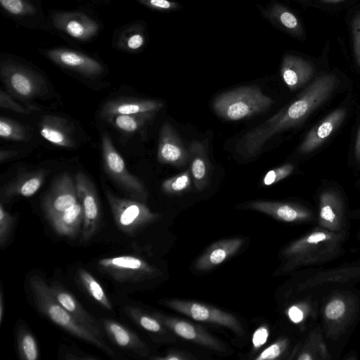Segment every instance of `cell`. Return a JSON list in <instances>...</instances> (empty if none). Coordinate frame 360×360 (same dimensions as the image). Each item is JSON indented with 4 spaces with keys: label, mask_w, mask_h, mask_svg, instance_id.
<instances>
[{
    "label": "cell",
    "mask_w": 360,
    "mask_h": 360,
    "mask_svg": "<svg viewBox=\"0 0 360 360\" xmlns=\"http://www.w3.org/2000/svg\"><path fill=\"white\" fill-rule=\"evenodd\" d=\"M48 172L39 169L20 174L3 189L2 198L8 200L18 195L30 197L34 195L43 184Z\"/></svg>",
    "instance_id": "obj_21"
},
{
    "label": "cell",
    "mask_w": 360,
    "mask_h": 360,
    "mask_svg": "<svg viewBox=\"0 0 360 360\" xmlns=\"http://www.w3.org/2000/svg\"><path fill=\"white\" fill-rule=\"evenodd\" d=\"M300 1H305V0H300Z\"/></svg>",
    "instance_id": "obj_50"
},
{
    "label": "cell",
    "mask_w": 360,
    "mask_h": 360,
    "mask_svg": "<svg viewBox=\"0 0 360 360\" xmlns=\"http://www.w3.org/2000/svg\"><path fill=\"white\" fill-rule=\"evenodd\" d=\"M290 319L294 323H300L303 319V312L296 306L291 307L288 311Z\"/></svg>",
    "instance_id": "obj_43"
},
{
    "label": "cell",
    "mask_w": 360,
    "mask_h": 360,
    "mask_svg": "<svg viewBox=\"0 0 360 360\" xmlns=\"http://www.w3.org/2000/svg\"><path fill=\"white\" fill-rule=\"evenodd\" d=\"M294 166L292 164H285L281 167L269 170L264 176L263 184L270 186L289 176L293 171Z\"/></svg>",
    "instance_id": "obj_35"
},
{
    "label": "cell",
    "mask_w": 360,
    "mask_h": 360,
    "mask_svg": "<svg viewBox=\"0 0 360 360\" xmlns=\"http://www.w3.org/2000/svg\"><path fill=\"white\" fill-rule=\"evenodd\" d=\"M1 7L14 17L26 18L37 13L36 8L28 0H0Z\"/></svg>",
    "instance_id": "obj_32"
},
{
    "label": "cell",
    "mask_w": 360,
    "mask_h": 360,
    "mask_svg": "<svg viewBox=\"0 0 360 360\" xmlns=\"http://www.w3.org/2000/svg\"><path fill=\"white\" fill-rule=\"evenodd\" d=\"M162 304L195 321L227 328L239 336L245 335L237 317L219 308L198 302L176 299L163 300Z\"/></svg>",
    "instance_id": "obj_6"
},
{
    "label": "cell",
    "mask_w": 360,
    "mask_h": 360,
    "mask_svg": "<svg viewBox=\"0 0 360 360\" xmlns=\"http://www.w3.org/2000/svg\"><path fill=\"white\" fill-rule=\"evenodd\" d=\"M0 75L10 93L22 100L33 99L47 91L46 81L40 74L13 60L1 63Z\"/></svg>",
    "instance_id": "obj_4"
},
{
    "label": "cell",
    "mask_w": 360,
    "mask_h": 360,
    "mask_svg": "<svg viewBox=\"0 0 360 360\" xmlns=\"http://www.w3.org/2000/svg\"><path fill=\"white\" fill-rule=\"evenodd\" d=\"M140 4L158 11H171L181 8V5L170 0H136Z\"/></svg>",
    "instance_id": "obj_36"
},
{
    "label": "cell",
    "mask_w": 360,
    "mask_h": 360,
    "mask_svg": "<svg viewBox=\"0 0 360 360\" xmlns=\"http://www.w3.org/2000/svg\"><path fill=\"white\" fill-rule=\"evenodd\" d=\"M101 149L104 169L110 179L131 198L145 200L147 198L145 186L127 169L124 160L107 134L102 135Z\"/></svg>",
    "instance_id": "obj_5"
},
{
    "label": "cell",
    "mask_w": 360,
    "mask_h": 360,
    "mask_svg": "<svg viewBox=\"0 0 360 360\" xmlns=\"http://www.w3.org/2000/svg\"><path fill=\"white\" fill-rule=\"evenodd\" d=\"M153 315L172 333L219 352H227L226 346L200 326L186 320L167 316L160 313Z\"/></svg>",
    "instance_id": "obj_10"
},
{
    "label": "cell",
    "mask_w": 360,
    "mask_h": 360,
    "mask_svg": "<svg viewBox=\"0 0 360 360\" xmlns=\"http://www.w3.org/2000/svg\"><path fill=\"white\" fill-rule=\"evenodd\" d=\"M77 278L89 296L105 309L112 310V304L105 290L91 274L84 269L79 268L77 271Z\"/></svg>",
    "instance_id": "obj_28"
},
{
    "label": "cell",
    "mask_w": 360,
    "mask_h": 360,
    "mask_svg": "<svg viewBox=\"0 0 360 360\" xmlns=\"http://www.w3.org/2000/svg\"><path fill=\"white\" fill-rule=\"evenodd\" d=\"M163 103L157 100L139 98H117L108 101L103 106L100 116L109 122L117 115H131L148 112H157Z\"/></svg>",
    "instance_id": "obj_15"
},
{
    "label": "cell",
    "mask_w": 360,
    "mask_h": 360,
    "mask_svg": "<svg viewBox=\"0 0 360 360\" xmlns=\"http://www.w3.org/2000/svg\"><path fill=\"white\" fill-rule=\"evenodd\" d=\"M243 243L244 240L241 238H231L212 243L196 260L195 268L203 271L221 264L234 255Z\"/></svg>",
    "instance_id": "obj_16"
},
{
    "label": "cell",
    "mask_w": 360,
    "mask_h": 360,
    "mask_svg": "<svg viewBox=\"0 0 360 360\" xmlns=\"http://www.w3.org/2000/svg\"><path fill=\"white\" fill-rule=\"evenodd\" d=\"M353 47L357 65L360 68V14L354 16L352 22Z\"/></svg>",
    "instance_id": "obj_39"
},
{
    "label": "cell",
    "mask_w": 360,
    "mask_h": 360,
    "mask_svg": "<svg viewBox=\"0 0 360 360\" xmlns=\"http://www.w3.org/2000/svg\"><path fill=\"white\" fill-rule=\"evenodd\" d=\"M157 157L160 163L176 167L184 165L189 159L188 150L167 122L164 123L160 130Z\"/></svg>",
    "instance_id": "obj_13"
},
{
    "label": "cell",
    "mask_w": 360,
    "mask_h": 360,
    "mask_svg": "<svg viewBox=\"0 0 360 360\" xmlns=\"http://www.w3.org/2000/svg\"><path fill=\"white\" fill-rule=\"evenodd\" d=\"M101 324L105 333L117 346L131 351L141 357L150 354L148 345L134 332L111 319H103Z\"/></svg>",
    "instance_id": "obj_17"
},
{
    "label": "cell",
    "mask_w": 360,
    "mask_h": 360,
    "mask_svg": "<svg viewBox=\"0 0 360 360\" xmlns=\"http://www.w3.org/2000/svg\"><path fill=\"white\" fill-rule=\"evenodd\" d=\"M298 359L300 360H307V359H311V358L307 354H302V356H300Z\"/></svg>",
    "instance_id": "obj_49"
},
{
    "label": "cell",
    "mask_w": 360,
    "mask_h": 360,
    "mask_svg": "<svg viewBox=\"0 0 360 360\" xmlns=\"http://www.w3.org/2000/svg\"><path fill=\"white\" fill-rule=\"evenodd\" d=\"M105 196L117 227L123 233L133 236L160 217L144 203L115 195L108 190Z\"/></svg>",
    "instance_id": "obj_3"
},
{
    "label": "cell",
    "mask_w": 360,
    "mask_h": 360,
    "mask_svg": "<svg viewBox=\"0 0 360 360\" xmlns=\"http://www.w3.org/2000/svg\"><path fill=\"white\" fill-rule=\"evenodd\" d=\"M157 360H187L195 357L191 354L179 350H170L164 356L154 357Z\"/></svg>",
    "instance_id": "obj_42"
},
{
    "label": "cell",
    "mask_w": 360,
    "mask_h": 360,
    "mask_svg": "<svg viewBox=\"0 0 360 360\" xmlns=\"http://www.w3.org/2000/svg\"><path fill=\"white\" fill-rule=\"evenodd\" d=\"M18 352L22 360H37L39 348L33 335L23 326L18 329Z\"/></svg>",
    "instance_id": "obj_30"
},
{
    "label": "cell",
    "mask_w": 360,
    "mask_h": 360,
    "mask_svg": "<svg viewBox=\"0 0 360 360\" xmlns=\"http://www.w3.org/2000/svg\"><path fill=\"white\" fill-rule=\"evenodd\" d=\"M17 151L15 150H1L0 153V162H3L4 161L10 159L15 155H17Z\"/></svg>",
    "instance_id": "obj_45"
},
{
    "label": "cell",
    "mask_w": 360,
    "mask_h": 360,
    "mask_svg": "<svg viewBox=\"0 0 360 360\" xmlns=\"http://www.w3.org/2000/svg\"><path fill=\"white\" fill-rule=\"evenodd\" d=\"M83 221V208L79 201L49 219L57 234L70 238L75 237L79 232Z\"/></svg>",
    "instance_id": "obj_23"
},
{
    "label": "cell",
    "mask_w": 360,
    "mask_h": 360,
    "mask_svg": "<svg viewBox=\"0 0 360 360\" xmlns=\"http://www.w3.org/2000/svg\"><path fill=\"white\" fill-rule=\"evenodd\" d=\"M0 106L1 108L10 110L22 114H30L32 110L16 103L6 92L3 90L0 91Z\"/></svg>",
    "instance_id": "obj_38"
},
{
    "label": "cell",
    "mask_w": 360,
    "mask_h": 360,
    "mask_svg": "<svg viewBox=\"0 0 360 360\" xmlns=\"http://www.w3.org/2000/svg\"><path fill=\"white\" fill-rule=\"evenodd\" d=\"M156 112H142L131 115H117L109 122L118 129L128 134L139 132L153 120Z\"/></svg>",
    "instance_id": "obj_29"
},
{
    "label": "cell",
    "mask_w": 360,
    "mask_h": 360,
    "mask_svg": "<svg viewBox=\"0 0 360 360\" xmlns=\"http://www.w3.org/2000/svg\"><path fill=\"white\" fill-rule=\"evenodd\" d=\"M191 171L186 170L179 174L169 178L162 184V191L169 195H176L187 190L191 183Z\"/></svg>",
    "instance_id": "obj_33"
},
{
    "label": "cell",
    "mask_w": 360,
    "mask_h": 360,
    "mask_svg": "<svg viewBox=\"0 0 360 360\" xmlns=\"http://www.w3.org/2000/svg\"><path fill=\"white\" fill-rule=\"evenodd\" d=\"M0 136L4 139L15 141H27L30 139L25 127L4 117L0 118Z\"/></svg>",
    "instance_id": "obj_31"
},
{
    "label": "cell",
    "mask_w": 360,
    "mask_h": 360,
    "mask_svg": "<svg viewBox=\"0 0 360 360\" xmlns=\"http://www.w3.org/2000/svg\"><path fill=\"white\" fill-rule=\"evenodd\" d=\"M41 136L59 147L73 148L76 145L73 131L68 122L55 115L44 116L39 127Z\"/></svg>",
    "instance_id": "obj_18"
},
{
    "label": "cell",
    "mask_w": 360,
    "mask_h": 360,
    "mask_svg": "<svg viewBox=\"0 0 360 360\" xmlns=\"http://www.w3.org/2000/svg\"><path fill=\"white\" fill-rule=\"evenodd\" d=\"M4 294L2 288H1V292H0V324L3 321L4 319Z\"/></svg>",
    "instance_id": "obj_47"
},
{
    "label": "cell",
    "mask_w": 360,
    "mask_h": 360,
    "mask_svg": "<svg viewBox=\"0 0 360 360\" xmlns=\"http://www.w3.org/2000/svg\"><path fill=\"white\" fill-rule=\"evenodd\" d=\"M51 20L56 29L82 41L91 39L99 30L98 22L82 12H55Z\"/></svg>",
    "instance_id": "obj_12"
},
{
    "label": "cell",
    "mask_w": 360,
    "mask_h": 360,
    "mask_svg": "<svg viewBox=\"0 0 360 360\" xmlns=\"http://www.w3.org/2000/svg\"><path fill=\"white\" fill-rule=\"evenodd\" d=\"M98 267L121 283H138L152 278L158 269L145 259L134 255H120L101 259Z\"/></svg>",
    "instance_id": "obj_7"
},
{
    "label": "cell",
    "mask_w": 360,
    "mask_h": 360,
    "mask_svg": "<svg viewBox=\"0 0 360 360\" xmlns=\"http://www.w3.org/2000/svg\"><path fill=\"white\" fill-rule=\"evenodd\" d=\"M321 2L324 4H337L345 0H320Z\"/></svg>",
    "instance_id": "obj_48"
},
{
    "label": "cell",
    "mask_w": 360,
    "mask_h": 360,
    "mask_svg": "<svg viewBox=\"0 0 360 360\" xmlns=\"http://www.w3.org/2000/svg\"><path fill=\"white\" fill-rule=\"evenodd\" d=\"M75 181L78 200L84 213L82 237L84 241H86L94 236L98 228L101 206L95 186L87 175L78 172L75 176Z\"/></svg>",
    "instance_id": "obj_8"
},
{
    "label": "cell",
    "mask_w": 360,
    "mask_h": 360,
    "mask_svg": "<svg viewBox=\"0 0 360 360\" xmlns=\"http://www.w3.org/2000/svg\"><path fill=\"white\" fill-rule=\"evenodd\" d=\"M15 221L14 217L4 208L1 202L0 204V246L1 248L5 247L9 241Z\"/></svg>",
    "instance_id": "obj_34"
},
{
    "label": "cell",
    "mask_w": 360,
    "mask_h": 360,
    "mask_svg": "<svg viewBox=\"0 0 360 360\" xmlns=\"http://www.w3.org/2000/svg\"><path fill=\"white\" fill-rule=\"evenodd\" d=\"M345 115V108H338L330 113L309 131L299 148L300 152L308 153L320 146L340 126Z\"/></svg>",
    "instance_id": "obj_19"
},
{
    "label": "cell",
    "mask_w": 360,
    "mask_h": 360,
    "mask_svg": "<svg viewBox=\"0 0 360 360\" xmlns=\"http://www.w3.org/2000/svg\"><path fill=\"white\" fill-rule=\"evenodd\" d=\"M124 311L134 322L156 338L165 339L169 331L153 314L150 315L140 308L127 305Z\"/></svg>",
    "instance_id": "obj_25"
},
{
    "label": "cell",
    "mask_w": 360,
    "mask_h": 360,
    "mask_svg": "<svg viewBox=\"0 0 360 360\" xmlns=\"http://www.w3.org/2000/svg\"><path fill=\"white\" fill-rule=\"evenodd\" d=\"M146 44L143 27L139 23L129 24L120 30L115 39V46L123 51L135 53L141 51Z\"/></svg>",
    "instance_id": "obj_26"
},
{
    "label": "cell",
    "mask_w": 360,
    "mask_h": 360,
    "mask_svg": "<svg viewBox=\"0 0 360 360\" xmlns=\"http://www.w3.org/2000/svg\"><path fill=\"white\" fill-rule=\"evenodd\" d=\"M281 74L290 90H296L307 83L314 74V68L308 61L295 56H285L282 62Z\"/></svg>",
    "instance_id": "obj_20"
},
{
    "label": "cell",
    "mask_w": 360,
    "mask_h": 360,
    "mask_svg": "<svg viewBox=\"0 0 360 360\" xmlns=\"http://www.w3.org/2000/svg\"><path fill=\"white\" fill-rule=\"evenodd\" d=\"M285 344L286 342L285 340H278L274 342L256 356L255 360H271L277 359L283 352Z\"/></svg>",
    "instance_id": "obj_37"
},
{
    "label": "cell",
    "mask_w": 360,
    "mask_h": 360,
    "mask_svg": "<svg viewBox=\"0 0 360 360\" xmlns=\"http://www.w3.org/2000/svg\"><path fill=\"white\" fill-rule=\"evenodd\" d=\"M247 207L252 210L264 213L278 220L293 221L305 215L298 207L294 205L273 201L256 200L249 202Z\"/></svg>",
    "instance_id": "obj_24"
},
{
    "label": "cell",
    "mask_w": 360,
    "mask_h": 360,
    "mask_svg": "<svg viewBox=\"0 0 360 360\" xmlns=\"http://www.w3.org/2000/svg\"><path fill=\"white\" fill-rule=\"evenodd\" d=\"M345 311L344 302L340 300H335L327 305L325 313L328 319H337L343 315Z\"/></svg>",
    "instance_id": "obj_41"
},
{
    "label": "cell",
    "mask_w": 360,
    "mask_h": 360,
    "mask_svg": "<svg viewBox=\"0 0 360 360\" xmlns=\"http://www.w3.org/2000/svg\"><path fill=\"white\" fill-rule=\"evenodd\" d=\"M42 53L58 66L86 77H96L104 71L103 65L96 59L75 50L53 48L44 50Z\"/></svg>",
    "instance_id": "obj_11"
},
{
    "label": "cell",
    "mask_w": 360,
    "mask_h": 360,
    "mask_svg": "<svg viewBox=\"0 0 360 360\" xmlns=\"http://www.w3.org/2000/svg\"><path fill=\"white\" fill-rule=\"evenodd\" d=\"M326 238L325 233L321 232H316L311 234L307 240L309 243H318L322 241Z\"/></svg>",
    "instance_id": "obj_44"
},
{
    "label": "cell",
    "mask_w": 360,
    "mask_h": 360,
    "mask_svg": "<svg viewBox=\"0 0 360 360\" xmlns=\"http://www.w3.org/2000/svg\"><path fill=\"white\" fill-rule=\"evenodd\" d=\"M269 335V327L262 325L258 327L254 332L252 338V347L254 350L259 349L267 341Z\"/></svg>",
    "instance_id": "obj_40"
},
{
    "label": "cell",
    "mask_w": 360,
    "mask_h": 360,
    "mask_svg": "<svg viewBox=\"0 0 360 360\" xmlns=\"http://www.w3.org/2000/svg\"><path fill=\"white\" fill-rule=\"evenodd\" d=\"M188 153L195 187L198 191H202L207 186L210 174V164L205 145L194 141L189 146Z\"/></svg>",
    "instance_id": "obj_22"
},
{
    "label": "cell",
    "mask_w": 360,
    "mask_h": 360,
    "mask_svg": "<svg viewBox=\"0 0 360 360\" xmlns=\"http://www.w3.org/2000/svg\"><path fill=\"white\" fill-rule=\"evenodd\" d=\"M50 290L53 297L64 309L95 335L103 338L104 330L101 323L91 316L69 291L56 283L51 285Z\"/></svg>",
    "instance_id": "obj_14"
},
{
    "label": "cell",
    "mask_w": 360,
    "mask_h": 360,
    "mask_svg": "<svg viewBox=\"0 0 360 360\" xmlns=\"http://www.w3.org/2000/svg\"><path fill=\"white\" fill-rule=\"evenodd\" d=\"M274 101L257 86L237 88L220 94L213 101V108L221 117L237 121L267 110Z\"/></svg>",
    "instance_id": "obj_2"
},
{
    "label": "cell",
    "mask_w": 360,
    "mask_h": 360,
    "mask_svg": "<svg viewBox=\"0 0 360 360\" xmlns=\"http://www.w3.org/2000/svg\"><path fill=\"white\" fill-rule=\"evenodd\" d=\"M355 157L356 160L360 162V127L357 134L355 145Z\"/></svg>",
    "instance_id": "obj_46"
},
{
    "label": "cell",
    "mask_w": 360,
    "mask_h": 360,
    "mask_svg": "<svg viewBox=\"0 0 360 360\" xmlns=\"http://www.w3.org/2000/svg\"><path fill=\"white\" fill-rule=\"evenodd\" d=\"M28 283L35 305L41 314L77 338L91 344L111 357L115 355L103 338L95 335L56 300L50 286L40 275L30 276Z\"/></svg>",
    "instance_id": "obj_1"
},
{
    "label": "cell",
    "mask_w": 360,
    "mask_h": 360,
    "mask_svg": "<svg viewBox=\"0 0 360 360\" xmlns=\"http://www.w3.org/2000/svg\"><path fill=\"white\" fill-rule=\"evenodd\" d=\"M79 202L75 177L63 173L56 178L42 201L49 220Z\"/></svg>",
    "instance_id": "obj_9"
},
{
    "label": "cell",
    "mask_w": 360,
    "mask_h": 360,
    "mask_svg": "<svg viewBox=\"0 0 360 360\" xmlns=\"http://www.w3.org/2000/svg\"><path fill=\"white\" fill-rule=\"evenodd\" d=\"M266 16L297 36L302 34V25L297 18L288 9L280 4H274L265 13Z\"/></svg>",
    "instance_id": "obj_27"
}]
</instances>
